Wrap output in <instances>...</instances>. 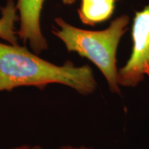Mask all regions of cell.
Masks as SVG:
<instances>
[{
    "mask_svg": "<svg viewBox=\"0 0 149 149\" xmlns=\"http://www.w3.org/2000/svg\"><path fill=\"white\" fill-rule=\"evenodd\" d=\"M37 55L25 46L0 42V92L22 86L44 90L53 84L66 86L82 95L96 90L97 83L88 65L76 66L67 61L59 66Z\"/></svg>",
    "mask_w": 149,
    "mask_h": 149,
    "instance_id": "obj_1",
    "label": "cell"
},
{
    "mask_svg": "<svg viewBox=\"0 0 149 149\" xmlns=\"http://www.w3.org/2000/svg\"><path fill=\"white\" fill-rule=\"evenodd\" d=\"M57 28L53 33L64 44L67 51L88 59L101 71L112 93L120 94L117 67L119 43L128 30L129 17L121 15L103 31H88L70 25L61 18H56Z\"/></svg>",
    "mask_w": 149,
    "mask_h": 149,
    "instance_id": "obj_2",
    "label": "cell"
},
{
    "mask_svg": "<svg viewBox=\"0 0 149 149\" xmlns=\"http://www.w3.org/2000/svg\"><path fill=\"white\" fill-rule=\"evenodd\" d=\"M131 37V54L118 70V84L124 87H135L149 77V5L135 12Z\"/></svg>",
    "mask_w": 149,
    "mask_h": 149,
    "instance_id": "obj_3",
    "label": "cell"
},
{
    "mask_svg": "<svg viewBox=\"0 0 149 149\" xmlns=\"http://www.w3.org/2000/svg\"><path fill=\"white\" fill-rule=\"evenodd\" d=\"M44 0H18L19 29L17 34L24 43H29L33 53L40 54L48 48V43L42 32L40 15Z\"/></svg>",
    "mask_w": 149,
    "mask_h": 149,
    "instance_id": "obj_4",
    "label": "cell"
},
{
    "mask_svg": "<svg viewBox=\"0 0 149 149\" xmlns=\"http://www.w3.org/2000/svg\"><path fill=\"white\" fill-rule=\"evenodd\" d=\"M117 0H81L78 13L86 25L93 26L107 21L114 12Z\"/></svg>",
    "mask_w": 149,
    "mask_h": 149,
    "instance_id": "obj_5",
    "label": "cell"
},
{
    "mask_svg": "<svg viewBox=\"0 0 149 149\" xmlns=\"http://www.w3.org/2000/svg\"><path fill=\"white\" fill-rule=\"evenodd\" d=\"M17 8L13 0H9L6 5L1 8L0 17V38L8 44H18L17 34L15 29V23L18 20Z\"/></svg>",
    "mask_w": 149,
    "mask_h": 149,
    "instance_id": "obj_6",
    "label": "cell"
},
{
    "mask_svg": "<svg viewBox=\"0 0 149 149\" xmlns=\"http://www.w3.org/2000/svg\"><path fill=\"white\" fill-rule=\"evenodd\" d=\"M8 149H43L42 146L40 145H27V144H23L19 145V146H17L12 147Z\"/></svg>",
    "mask_w": 149,
    "mask_h": 149,
    "instance_id": "obj_7",
    "label": "cell"
},
{
    "mask_svg": "<svg viewBox=\"0 0 149 149\" xmlns=\"http://www.w3.org/2000/svg\"><path fill=\"white\" fill-rule=\"evenodd\" d=\"M57 149H93V148H90V147H86L84 146H81L79 147H74V146H68V145H67V146H63L59 147V148Z\"/></svg>",
    "mask_w": 149,
    "mask_h": 149,
    "instance_id": "obj_8",
    "label": "cell"
},
{
    "mask_svg": "<svg viewBox=\"0 0 149 149\" xmlns=\"http://www.w3.org/2000/svg\"><path fill=\"white\" fill-rule=\"evenodd\" d=\"M76 0H62L63 3H65V4H72V3H73L75 2Z\"/></svg>",
    "mask_w": 149,
    "mask_h": 149,
    "instance_id": "obj_9",
    "label": "cell"
}]
</instances>
